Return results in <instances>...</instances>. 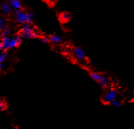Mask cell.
Wrapping results in <instances>:
<instances>
[{"instance_id": "obj_8", "label": "cell", "mask_w": 134, "mask_h": 129, "mask_svg": "<svg viewBox=\"0 0 134 129\" xmlns=\"http://www.w3.org/2000/svg\"><path fill=\"white\" fill-rule=\"evenodd\" d=\"M98 83L102 88H106L109 84V77L107 76H106V75H102V77H101L99 81L98 82Z\"/></svg>"}, {"instance_id": "obj_17", "label": "cell", "mask_w": 134, "mask_h": 129, "mask_svg": "<svg viewBox=\"0 0 134 129\" xmlns=\"http://www.w3.org/2000/svg\"><path fill=\"white\" fill-rule=\"evenodd\" d=\"M41 41L42 42V43L45 44H46L50 43L49 36H41Z\"/></svg>"}, {"instance_id": "obj_1", "label": "cell", "mask_w": 134, "mask_h": 129, "mask_svg": "<svg viewBox=\"0 0 134 129\" xmlns=\"http://www.w3.org/2000/svg\"><path fill=\"white\" fill-rule=\"evenodd\" d=\"M14 14L17 22L22 24L25 23L31 24L33 23L35 19V14L34 12H26L23 9L15 10H14Z\"/></svg>"}, {"instance_id": "obj_12", "label": "cell", "mask_w": 134, "mask_h": 129, "mask_svg": "<svg viewBox=\"0 0 134 129\" xmlns=\"http://www.w3.org/2000/svg\"><path fill=\"white\" fill-rule=\"evenodd\" d=\"M10 33H11L10 28L9 27L5 26V28H4L2 30L0 31V36L2 38H3V37H5V36H8Z\"/></svg>"}, {"instance_id": "obj_6", "label": "cell", "mask_w": 134, "mask_h": 129, "mask_svg": "<svg viewBox=\"0 0 134 129\" xmlns=\"http://www.w3.org/2000/svg\"><path fill=\"white\" fill-rule=\"evenodd\" d=\"M73 52L74 56L77 59L80 61H83L86 59V54H85V52L84 51L83 49L78 47H76L72 50Z\"/></svg>"}, {"instance_id": "obj_2", "label": "cell", "mask_w": 134, "mask_h": 129, "mask_svg": "<svg viewBox=\"0 0 134 129\" xmlns=\"http://www.w3.org/2000/svg\"><path fill=\"white\" fill-rule=\"evenodd\" d=\"M19 33L23 36V38H26V39H37L41 37L40 34L35 31V29L31 26V24L28 23H25L23 24L22 29Z\"/></svg>"}, {"instance_id": "obj_7", "label": "cell", "mask_w": 134, "mask_h": 129, "mask_svg": "<svg viewBox=\"0 0 134 129\" xmlns=\"http://www.w3.org/2000/svg\"><path fill=\"white\" fill-rule=\"evenodd\" d=\"M1 10L3 14L5 15H10L12 12V8L8 1H3L1 4Z\"/></svg>"}, {"instance_id": "obj_4", "label": "cell", "mask_w": 134, "mask_h": 129, "mask_svg": "<svg viewBox=\"0 0 134 129\" xmlns=\"http://www.w3.org/2000/svg\"><path fill=\"white\" fill-rule=\"evenodd\" d=\"M23 38L19 33L16 34L13 38H11L10 42V49H14L19 46L22 44Z\"/></svg>"}, {"instance_id": "obj_19", "label": "cell", "mask_w": 134, "mask_h": 129, "mask_svg": "<svg viewBox=\"0 0 134 129\" xmlns=\"http://www.w3.org/2000/svg\"><path fill=\"white\" fill-rule=\"evenodd\" d=\"M3 50H4V49H3V44H2V42H0V52H1Z\"/></svg>"}, {"instance_id": "obj_11", "label": "cell", "mask_w": 134, "mask_h": 129, "mask_svg": "<svg viewBox=\"0 0 134 129\" xmlns=\"http://www.w3.org/2000/svg\"><path fill=\"white\" fill-rule=\"evenodd\" d=\"M11 38L9 36H5L2 39V44L3 46L4 50H8L10 49V42Z\"/></svg>"}, {"instance_id": "obj_20", "label": "cell", "mask_w": 134, "mask_h": 129, "mask_svg": "<svg viewBox=\"0 0 134 129\" xmlns=\"http://www.w3.org/2000/svg\"><path fill=\"white\" fill-rule=\"evenodd\" d=\"M5 27V25H3V24H0V31L2 30Z\"/></svg>"}, {"instance_id": "obj_18", "label": "cell", "mask_w": 134, "mask_h": 129, "mask_svg": "<svg viewBox=\"0 0 134 129\" xmlns=\"http://www.w3.org/2000/svg\"><path fill=\"white\" fill-rule=\"evenodd\" d=\"M5 22H6V21H5V19H4V18L3 17L0 18V24L5 25Z\"/></svg>"}, {"instance_id": "obj_5", "label": "cell", "mask_w": 134, "mask_h": 129, "mask_svg": "<svg viewBox=\"0 0 134 129\" xmlns=\"http://www.w3.org/2000/svg\"><path fill=\"white\" fill-rule=\"evenodd\" d=\"M58 20L62 24H66L72 19V15L69 12H62L58 14Z\"/></svg>"}, {"instance_id": "obj_15", "label": "cell", "mask_w": 134, "mask_h": 129, "mask_svg": "<svg viewBox=\"0 0 134 129\" xmlns=\"http://www.w3.org/2000/svg\"><path fill=\"white\" fill-rule=\"evenodd\" d=\"M110 103L113 106H114V107H119V106H121V102L118 100V99H117V98L112 100Z\"/></svg>"}, {"instance_id": "obj_13", "label": "cell", "mask_w": 134, "mask_h": 129, "mask_svg": "<svg viewBox=\"0 0 134 129\" xmlns=\"http://www.w3.org/2000/svg\"><path fill=\"white\" fill-rule=\"evenodd\" d=\"M90 77L92 80L98 83L99 79H100L101 77H102V74L99 73H97V72H91L90 73Z\"/></svg>"}, {"instance_id": "obj_10", "label": "cell", "mask_w": 134, "mask_h": 129, "mask_svg": "<svg viewBox=\"0 0 134 129\" xmlns=\"http://www.w3.org/2000/svg\"><path fill=\"white\" fill-rule=\"evenodd\" d=\"M11 7L13 10H20L23 9V3L21 2V0H15L14 2L10 3Z\"/></svg>"}, {"instance_id": "obj_3", "label": "cell", "mask_w": 134, "mask_h": 129, "mask_svg": "<svg viewBox=\"0 0 134 129\" xmlns=\"http://www.w3.org/2000/svg\"><path fill=\"white\" fill-rule=\"evenodd\" d=\"M118 90L115 88H111L103 95L102 98V103H105V104H109L112 100L118 97Z\"/></svg>"}, {"instance_id": "obj_16", "label": "cell", "mask_w": 134, "mask_h": 129, "mask_svg": "<svg viewBox=\"0 0 134 129\" xmlns=\"http://www.w3.org/2000/svg\"><path fill=\"white\" fill-rule=\"evenodd\" d=\"M8 107L7 102H5V100H0V110H6Z\"/></svg>"}, {"instance_id": "obj_21", "label": "cell", "mask_w": 134, "mask_h": 129, "mask_svg": "<svg viewBox=\"0 0 134 129\" xmlns=\"http://www.w3.org/2000/svg\"><path fill=\"white\" fill-rule=\"evenodd\" d=\"M14 1H15V0H8V2L9 3H11L14 2Z\"/></svg>"}, {"instance_id": "obj_22", "label": "cell", "mask_w": 134, "mask_h": 129, "mask_svg": "<svg viewBox=\"0 0 134 129\" xmlns=\"http://www.w3.org/2000/svg\"><path fill=\"white\" fill-rule=\"evenodd\" d=\"M2 66H3V65H2V63H0V70H1V69H2Z\"/></svg>"}, {"instance_id": "obj_9", "label": "cell", "mask_w": 134, "mask_h": 129, "mask_svg": "<svg viewBox=\"0 0 134 129\" xmlns=\"http://www.w3.org/2000/svg\"><path fill=\"white\" fill-rule=\"evenodd\" d=\"M49 41H50V42L53 44L62 43V42L64 41L63 38H62L61 36H60V35H57V34L50 35V36H49Z\"/></svg>"}, {"instance_id": "obj_14", "label": "cell", "mask_w": 134, "mask_h": 129, "mask_svg": "<svg viewBox=\"0 0 134 129\" xmlns=\"http://www.w3.org/2000/svg\"><path fill=\"white\" fill-rule=\"evenodd\" d=\"M7 56H8V52L7 50H3L0 52V63H2L5 60Z\"/></svg>"}]
</instances>
